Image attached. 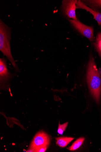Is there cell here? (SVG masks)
Instances as JSON below:
<instances>
[{
	"mask_svg": "<svg viewBox=\"0 0 101 152\" xmlns=\"http://www.w3.org/2000/svg\"><path fill=\"white\" fill-rule=\"evenodd\" d=\"M48 146H45L41 147L38 149L36 152H44L46 151Z\"/></svg>",
	"mask_w": 101,
	"mask_h": 152,
	"instance_id": "obj_13",
	"label": "cell"
},
{
	"mask_svg": "<svg viewBox=\"0 0 101 152\" xmlns=\"http://www.w3.org/2000/svg\"><path fill=\"white\" fill-rule=\"evenodd\" d=\"M86 79L90 92L98 105L100 101L101 79L94 59L92 56L90 57L88 66Z\"/></svg>",
	"mask_w": 101,
	"mask_h": 152,
	"instance_id": "obj_1",
	"label": "cell"
},
{
	"mask_svg": "<svg viewBox=\"0 0 101 152\" xmlns=\"http://www.w3.org/2000/svg\"><path fill=\"white\" fill-rule=\"evenodd\" d=\"M7 61L4 58L0 59V82L1 86L9 82L13 77V75L7 68Z\"/></svg>",
	"mask_w": 101,
	"mask_h": 152,
	"instance_id": "obj_6",
	"label": "cell"
},
{
	"mask_svg": "<svg viewBox=\"0 0 101 152\" xmlns=\"http://www.w3.org/2000/svg\"><path fill=\"white\" fill-rule=\"evenodd\" d=\"M77 0L63 1L62 7L65 15L72 20L77 19L76 15V10L77 9Z\"/></svg>",
	"mask_w": 101,
	"mask_h": 152,
	"instance_id": "obj_5",
	"label": "cell"
},
{
	"mask_svg": "<svg viewBox=\"0 0 101 152\" xmlns=\"http://www.w3.org/2000/svg\"><path fill=\"white\" fill-rule=\"evenodd\" d=\"M68 122H66V123L61 125L60 122L58 130H57V132H58L59 134H63V132L66 129L68 126Z\"/></svg>",
	"mask_w": 101,
	"mask_h": 152,
	"instance_id": "obj_11",
	"label": "cell"
},
{
	"mask_svg": "<svg viewBox=\"0 0 101 152\" xmlns=\"http://www.w3.org/2000/svg\"><path fill=\"white\" fill-rule=\"evenodd\" d=\"M50 142V137L48 134L44 132H39L34 137L30 148L27 152H36L41 147L48 146Z\"/></svg>",
	"mask_w": 101,
	"mask_h": 152,
	"instance_id": "obj_3",
	"label": "cell"
},
{
	"mask_svg": "<svg viewBox=\"0 0 101 152\" xmlns=\"http://www.w3.org/2000/svg\"><path fill=\"white\" fill-rule=\"evenodd\" d=\"M88 1L93 6L101 8V0H92Z\"/></svg>",
	"mask_w": 101,
	"mask_h": 152,
	"instance_id": "obj_12",
	"label": "cell"
},
{
	"mask_svg": "<svg viewBox=\"0 0 101 152\" xmlns=\"http://www.w3.org/2000/svg\"><path fill=\"white\" fill-rule=\"evenodd\" d=\"M11 29L1 20H0V50L10 62L15 71L20 72L19 69L12 56L11 50Z\"/></svg>",
	"mask_w": 101,
	"mask_h": 152,
	"instance_id": "obj_2",
	"label": "cell"
},
{
	"mask_svg": "<svg viewBox=\"0 0 101 152\" xmlns=\"http://www.w3.org/2000/svg\"><path fill=\"white\" fill-rule=\"evenodd\" d=\"M69 20L71 24L82 35L87 38L91 41H95L93 27L86 25L78 19Z\"/></svg>",
	"mask_w": 101,
	"mask_h": 152,
	"instance_id": "obj_4",
	"label": "cell"
},
{
	"mask_svg": "<svg viewBox=\"0 0 101 152\" xmlns=\"http://www.w3.org/2000/svg\"><path fill=\"white\" fill-rule=\"evenodd\" d=\"M76 6L77 9L84 10L91 13L93 15L94 18L97 21L98 25L101 26V13L94 10L86 6L80 1H78Z\"/></svg>",
	"mask_w": 101,
	"mask_h": 152,
	"instance_id": "obj_7",
	"label": "cell"
},
{
	"mask_svg": "<svg viewBox=\"0 0 101 152\" xmlns=\"http://www.w3.org/2000/svg\"><path fill=\"white\" fill-rule=\"evenodd\" d=\"M94 44L97 51L101 58V32L98 33L96 37V42Z\"/></svg>",
	"mask_w": 101,
	"mask_h": 152,
	"instance_id": "obj_10",
	"label": "cell"
},
{
	"mask_svg": "<svg viewBox=\"0 0 101 152\" xmlns=\"http://www.w3.org/2000/svg\"><path fill=\"white\" fill-rule=\"evenodd\" d=\"M100 75H101V69H100L99 70V72Z\"/></svg>",
	"mask_w": 101,
	"mask_h": 152,
	"instance_id": "obj_14",
	"label": "cell"
},
{
	"mask_svg": "<svg viewBox=\"0 0 101 152\" xmlns=\"http://www.w3.org/2000/svg\"><path fill=\"white\" fill-rule=\"evenodd\" d=\"M56 144L60 147L64 148L66 147L71 141L74 139L73 137H60L55 138Z\"/></svg>",
	"mask_w": 101,
	"mask_h": 152,
	"instance_id": "obj_8",
	"label": "cell"
},
{
	"mask_svg": "<svg viewBox=\"0 0 101 152\" xmlns=\"http://www.w3.org/2000/svg\"><path fill=\"white\" fill-rule=\"evenodd\" d=\"M84 140V137L79 138L68 148V149L70 151H74L78 149L82 145Z\"/></svg>",
	"mask_w": 101,
	"mask_h": 152,
	"instance_id": "obj_9",
	"label": "cell"
}]
</instances>
